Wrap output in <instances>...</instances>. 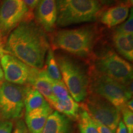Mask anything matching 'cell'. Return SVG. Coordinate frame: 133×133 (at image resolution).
<instances>
[{
	"mask_svg": "<svg viewBox=\"0 0 133 133\" xmlns=\"http://www.w3.org/2000/svg\"><path fill=\"white\" fill-rule=\"evenodd\" d=\"M50 48L46 32L32 17L22 22L9 33L4 49L28 66L42 69Z\"/></svg>",
	"mask_w": 133,
	"mask_h": 133,
	"instance_id": "6da1fadb",
	"label": "cell"
},
{
	"mask_svg": "<svg viewBox=\"0 0 133 133\" xmlns=\"http://www.w3.org/2000/svg\"><path fill=\"white\" fill-rule=\"evenodd\" d=\"M101 37L96 24H89L71 29L54 31L51 38L52 49L61 50L74 57L90 60Z\"/></svg>",
	"mask_w": 133,
	"mask_h": 133,
	"instance_id": "7a4b0ae2",
	"label": "cell"
},
{
	"mask_svg": "<svg viewBox=\"0 0 133 133\" xmlns=\"http://www.w3.org/2000/svg\"><path fill=\"white\" fill-rule=\"evenodd\" d=\"M55 56L70 95L76 102H83L89 94L90 67L69 54L58 53Z\"/></svg>",
	"mask_w": 133,
	"mask_h": 133,
	"instance_id": "3957f363",
	"label": "cell"
},
{
	"mask_svg": "<svg viewBox=\"0 0 133 133\" xmlns=\"http://www.w3.org/2000/svg\"><path fill=\"white\" fill-rule=\"evenodd\" d=\"M56 25L65 27L97 21L104 6L98 0H55Z\"/></svg>",
	"mask_w": 133,
	"mask_h": 133,
	"instance_id": "277c9868",
	"label": "cell"
},
{
	"mask_svg": "<svg viewBox=\"0 0 133 133\" xmlns=\"http://www.w3.org/2000/svg\"><path fill=\"white\" fill-rule=\"evenodd\" d=\"M88 92L107 100L119 110L126 105L128 101L132 99V94L128 91L126 84L91 69Z\"/></svg>",
	"mask_w": 133,
	"mask_h": 133,
	"instance_id": "5b68a950",
	"label": "cell"
},
{
	"mask_svg": "<svg viewBox=\"0 0 133 133\" xmlns=\"http://www.w3.org/2000/svg\"><path fill=\"white\" fill-rule=\"evenodd\" d=\"M91 70L105 75L123 84L132 81L133 69L130 63L112 50L95 55L90 59Z\"/></svg>",
	"mask_w": 133,
	"mask_h": 133,
	"instance_id": "8992f818",
	"label": "cell"
},
{
	"mask_svg": "<svg viewBox=\"0 0 133 133\" xmlns=\"http://www.w3.org/2000/svg\"><path fill=\"white\" fill-rule=\"evenodd\" d=\"M26 86L8 81L0 83V120L11 121L22 116Z\"/></svg>",
	"mask_w": 133,
	"mask_h": 133,
	"instance_id": "52a82bcc",
	"label": "cell"
},
{
	"mask_svg": "<svg viewBox=\"0 0 133 133\" xmlns=\"http://www.w3.org/2000/svg\"><path fill=\"white\" fill-rule=\"evenodd\" d=\"M80 107L94 120L101 123L115 132L121 119V114L120 110L109 101L96 94H89Z\"/></svg>",
	"mask_w": 133,
	"mask_h": 133,
	"instance_id": "ba28073f",
	"label": "cell"
},
{
	"mask_svg": "<svg viewBox=\"0 0 133 133\" xmlns=\"http://www.w3.org/2000/svg\"><path fill=\"white\" fill-rule=\"evenodd\" d=\"M22 0H3L0 3V33L6 36L22 22L32 18Z\"/></svg>",
	"mask_w": 133,
	"mask_h": 133,
	"instance_id": "9c48e42d",
	"label": "cell"
},
{
	"mask_svg": "<svg viewBox=\"0 0 133 133\" xmlns=\"http://www.w3.org/2000/svg\"><path fill=\"white\" fill-rule=\"evenodd\" d=\"M0 64L6 81L18 85H28L30 66L5 52L0 58Z\"/></svg>",
	"mask_w": 133,
	"mask_h": 133,
	"instance_id": "30bf717a",
	"label": "cell"
},
{
	"mask_svg": "<svg viewBox=\"0 0 133 133\" xmlns=\"http://www.w3.org/2000/svg\"><path fill=\"white\" fill-rule=\"evenodd\" d=\"M35 22L46 33H52L56 30L57 9L55 0H39L35 8Z\"/></svg>",
	"mask_w": 133,
	"mask_h": 133,
	"instance_id": "8fae6325",
	"label": "cell"
},
{
	"mask_svg": "<svg viewBox=\"0 0 133 133\" xmlns=\"http://www.w3.org/2000/svg\"><path fill=\"white\" fill-rule=\"evenodd\" d=\"M52 79L43 68L42 69L30 67L28 79V85L36 89L46 99L48 103L56 99L52 91Z\"/></svg>",
	"mask_w": 133,
	"mask_h": 133,
	"instance_id": "7c38bea8",
	"label": "cell"
},
{
	"mask_svg": "<svg viewBox=\"0 0 133 133\" xmlns=\"http://www.w3.org/2000/svg\"><path fill=\"white\" fill-rule=\"evenodd\" d=\"M130 8L126 3L112 5L101 11L97 21L108 28L116 26L126 21Z\"/></svg>",
	"mask_w": 133,
	"mask_h": 133,
	"instance_id": "4fadbf2b",
	"label": "cell"
},
{
	"mask_svg": "<svg viewBox=\"0 0 133 133\" xmlns=\"http://www.w3.org/2000/svg\"><path fill=\"white\" fill-rule=\"evenodd\" d=\"M53 112L51 105L25 114V123L30 133H41L49 115Z\"/></svg>",
	"mask_w": 133,
	"mask_h": 133,
	"instance_id": "5bb4252c",
	"label": "cell"
},
{
	"mask_svg": "<svg viewBox=\"0 0 133 133\" xmlns=\"http://www.w3.org/2000/svg\"><path fill=\"white\" fill-rule=\"evenodd\" d=\"M71 119L57 111H53L48 116L41 133H71Z\"/></svg>",
	"mask_w": 133,
	"mask_h": 133,
	"instance_id": "9a60e30c",
	"label": "cell"
},
{
	"mask_svg": "<svg viewBox=\"0 0 133 133\" xmlns=\"http://www.w3.org/2000/svg\"><path fill=\"white\" fill-rule=\"evenodd\" d=\"M112 41L115 48L122 57L132 62L133 33H122L114 31Z\"/></svg>",
	"mask_w": 133,
	"mask_h": 133,
	"instance_id": "2e32d148",
	"label": "cell"
},
{
	"mask_svg": "<svg viewBox=\"0 0 133 133\" xmlns=\"http://www.w3.org/2000/svg\"><path fill=\"white\" fill-rule=\"evenodd\" d=\"M49 104L52 109H56V111L64 115L70 119H77L80 105L70 95L64 101L55 99Z\"/></svg>",
	"mask_w": 133,
	"mask_h": 133,
	"instance_id": "e0dca14e",
	"label": "cell"
},
{
	"mask_svg": "<svg viewBox=\"0 0 133 133\" xmlns=\"http://www.w3.org/2000/svg\"><path fill=\"white\" fill-rule=\"evenodd\" d=\"M49 105L50 104L40 92L31 86L27 85L24 100L25 114Z\"/></svg>",
	"mask_w": 133,
	"mask_h": 133,
	"instance_id": "ac0fdd59",
	"label": "cell"
},
{
	"mask_svg": "<svg viewBox=\"0 0 133 133\" xmlns=\"http://www.w3.org/2000/svg\"><path fill=\"white\" fill-rule=\"evenodd\" d=\"M44 64L46 66L44 69L50 78L54 81L62 80V75L56 61L54 50L51 48L48 49L45 57Z\"/></svg>",
	"mask_w": 133,
	"mask_h": 133,
	"instance_id": "d6986e66",
	"label": "cell"
},
{
	"mask_svg": "<svg viewBox=\"0 0 133 133\" xmlns=\"http://www.w3.org/2000/svg\"><path fill=\"white\" fill-rule=\"evenodd\" d=\"M77 120L80 133H99L95 121L81 107Z\"/></svg>",
	"mask_w": 133,
	"mask_h": 133,
	"instance_id": "ffe728a7",
	"label": "cell"
},
{
	"mask_svg": "<svg viewBox=\"0 0 133 133\" xmlns=\"http://www.w3.org/2000/svg\"><path fill=\"white\" fill-rule=\"evenodd\" d=\"M52 91L56 99L61 101L65 100L70 96V93L64 81H54L52 79Z\"/></svg>",
	"mask_w": 133,
	"mask_h": 133,
	"instance_id": "44dd1931",
	"label": "cell"
},
{
	"mask_svg": "<svg viewBox=\"0 0 133 133\" xmlns=\"http://www.w3.org/2000/svg\"><path fill=\"white\" fill-rule=\"evenodd\" d=\"M123 120V122L125 125L128 133H133V113L125 105L120 110Z\"/></svg>",
	"mask_w": 133,
	"mask_h": 133,
	"instance_id": "7402d4cb",
	"label": "cell"
},
{
	"mask_svg": "<svg viewBox=\"0 0 133 133\" xmlns=\"http://www.w3.org/2000/svg\"><path fill=\"white\" fill-rule=\"evenodd\" d=\"M115 31L122 33H132L133 32V14L132 8L126 20L122 24L116 26Z\"/></svg>",
	"mask_w": 133,
	"mask_h": 133,
	"instance_id": "603a6c76",
	"label": "cell"
},
{
	"mask_svg": "<svg viewBox=\"0 0 133 133\" xmlns=\"http://www.w3.org/2000/svg\"><path fill=\"white\" fill-rule=\"evenodd\" d=\"M13 123L12 121L0 120V133H12Z\"/></svg>",
	"mask_w": 133,
	"mask_h": 133,
	"instance_id": "cb8c5ba5",
	"label": "cell"
},
{
	"mask_svg": "<svg viewBox=\"0 0 133 133\" xmlns=\"http://www.w3.org/2000/svg\"><path fill=\"white\" fill-rule=\"evenodd\" d=\"M12 133H30L26 124L22 119H18L16 121Z\"/></svg>",
	"mask_w": 133,
	"mask_h": 133,
	"instance_id": "d4e9b609",
	"label": "cell"
},
{
	"mask_svg": "<svg viewBox=\"0 0 133 133\" xmlns=\"http://www.w3.org/2000/svg\"><path fill=\"white\" fill-rule=\"evenodd\" d=\"M95 123L97 126V129L99 133H114L107 126L97 121H95Z\"/></svg>",
	"mask_w": 133,
	"mask_h": 133,
	"instance_id": "484cf974",
	"label": "cell"
},
{
	"mask_svg": "<svg viewBox=\"0 0 133 133\" xmlns=\"http://www.w3.org/2000/svg\"><path fill=\"white\" fill-rule=\"evenodd\" d=\"M31 11L35 9L39 0H22Z\"/></svg>",
	"mask_w": 133,
	"mask_h": 133,
	"instance_id": "4316f807",
	"label": "cell"
},
{
	"mask_svg": "<svg viewBox=\"0 0 133 133\" xmlns=\"http://www.w3.org/2000/svg\"><path fill=\"white\" fill-rule=\"evenodd\" d=\"M115 133H128L125 125H124L123 122V121L121 119L119 121L118 125L117 126V128H116Z\"/></svg>",
	"mask_w": 133,
	"mask_h": 133,
	"instance_id": "83f0119b",
	"label": "cell"
},
{
	"mask_svg": "<svg viewBox=\"0 0 133 133\" xmlns=\"http://www.w3.org/2000/svg\"><path fill=\"white\" fill-rule=\"evenodd\" d=\"M4 36L0 33V58L2 55L4 53V44L5 41L4 39Z\"/></svg>",
	"mask_w": 133,
	"mask_h": 133,
	"instance_id": "f1b7e54d",
	"label": "cell"
},
{
	"mask_svg": "<svg viewBox=\"0 0 133 133\" xmlns=\"http://www.w3.org/2000/svg\"><path fill=\"white\" fill-rule=\"evenodd\" d=\"M104 6H110L113 4H115L116 0H98Z\"/></svg>",
	"mask_w": 133,
	"mask_h": 133,
	"instance_id": "f546056e",
	"label": "cell"
},
{
	"mask_svg": "<svg viewBox=\"0 0 133 133\" xmlns=\"http://www.w3.org/2000/svg\"><path fill=\"white\" fill-rule=\"evenodd\" d=\"M126 106L128 108L129 110H131V111L133 110V107H132V99H131L129 100V101H128L127 102V103H126Z\"/></svg>",
	"mask_w": 133,
	"mask_h": 133,
	"instance_id": "4dcf8cb0",
	"label": "cell"
},
{
	"mask_svg": "<svg viewBox=\"0 0 133 133\" xmlns=\"http://www.w3.org/2000/svg\"><path fill=\"white\" fill-rule=\"evenodd\" d=\"M4 74H3V71L2 70V68H1V64H0V83L3 82V81L4 80Z\"/></svg>",
	"mask_w": 133,
	"mask_h": 133,
	"instance_id": "1f68e13d",
	"label": "cell"
},
{
	"mask_svg": "<svg viewBox=\"0 0 133 133\" xmlns=\"http://www.w3.org/2000/svg\"><path fill=\"white\" fill-rule=\"evenodd\" d=\"M133 0H126V3L127 4L128 6H129V7H132V2H133Z\"/></svg>",
	"mask_w": 133,
	"mask_h": 133,
	"instance_id": "d6a6232c",
	"label": "cell"
}]
</instances>
